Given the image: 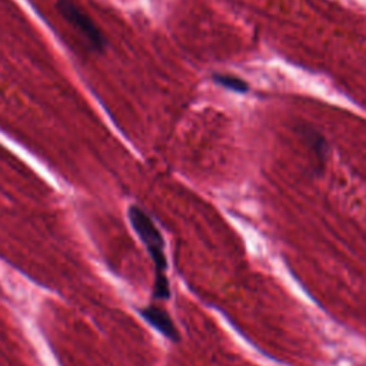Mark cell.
<instances>
[{
    "mask_svg": "<svg viewBox=\"0 0 366 366\" xmlns=\"http://www.w3.org/2000/svg\"><path fill=\"white\" fill-rule=\"evenodd\" d=\"M129 221L132 228L135 229L139 239L145 245L147 254L151 255L155 263V286H154V297L158 301H168L171 297V285L168 275V260L164 255V239L160 234V230L143 209L139 206L129 208Z\"/></svg>",
    "mask_w": 366,
    "mask_h": 366,
    "instance_id": "cell-1",
    "label": "cell"
},
{
    "mask_svg": "<svg viewBox=\"0 0 366 366\" xmlns=\"http://www.w3.org/2000/svg\"><path fill=\"white\" fill-rule=\"evenodd\" d=\"M141 315L147 324H151L155 329H158L164 338H168L172 342H179V332L169 313L164 309L156 305H149L141 309Z\"/></svg>",
    "mask_w": 366,
    "mask_h": 366,
    "instance_id": "cell-3",
    "label": "cell"
},
{
    "mask_svg": "<svg viewBox=\"0 0 366 366\" xmlns=\"http://www.w3.org/2000/svg\"><path fill=\"white\" fill-rule=\"evenodd\" d=\"M58 10L62 14V18L72 25L79 35H82L83 39L89 43L92 51L103 52V49L108 45L106 38L85 10L75 5L72 0H59Z\"/></svg>",
    "mask_w": 366,
    "mask_h": 366,
    "instance_id": "cell-2",
    "label": "cell"
},
{
    "mask_svg": "<svg viewBox=\"0 0 366 366\" xmlns=\"http://www.w3.org/2000/svg\"><path fill=\"white\" fill-rule=\"evenodd\" d=\"M213 82L218 83L219 86L232 90V92H236V93H246L249 90V85L247 83L238 77V76H232V75H222V73H215L212 76Z\"/></svg>",
    "mask_w": 366,
    "mask_h": 366,
    "instance_id": "cell-4",
    "label": "cell"
}]
</instances>
